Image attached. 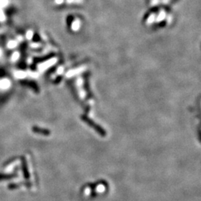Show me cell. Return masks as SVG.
<instances>
[{
    "label": "cell",
    "mask_w": 201,
    "mask_h": 201,
    "mask_svg": "<svg viewBox=\"0 0 201 201\" xmlns=\"http://www.w3.org/2000/svg\"><path fill=\"white\" fill-rule=\"evenodd\" d=\"M32 130L34 132V133L41 134V135L48 136V135H49V134H50V132H49L48 130L43 129V128H37V127H34V128H32Z\"/></svg>",
    "instance_id": "cell-1"
},
{
    "label": "cell",
    "mask_w": 201,
    "mask_h": 201,
    "mask_svg": "<svg viewBox=\"0 0 201 201\" xmlns=\"http://www.w3.org/2000/svg\"><path fill=\"white\" fill-rule=\"evenodd\" d=\"M23 171H24V174H25V177L26 178H29V172H28V169L26 168V163H23Z\"/></svg>",
    "instance_id": "cell-2"
}]
</instances>
